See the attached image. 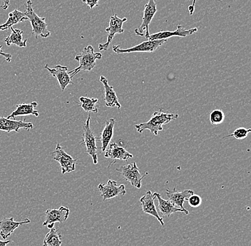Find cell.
<instances>
[{
  "label": "cell",
  "instance_id": "cell-7",
  "mask_svg": "<svg viewBox=\"0 0 251 246\" xmlns=\"http://www.w3.org/2000/svg\"><path fill=\"white\" fill-rule=\"evenodd\" d=\"M117 172H119L125 179L129 181L131 186L137 189H140L143 179L148 175L147 172L145 175H141L136 162H133L132 164H128L127 166H122L117 169Z\"/></svg>",
  "mask_w": 251,
  "mask_h": 246
},
{
  "label": "cell",
  "instance_id": "cell-37",
  "mask_svg": "<svg viewBox=\"0 0 251 246\" xmlns=\"http://www.w3.org/2000/svg\"><path fill=\"white\" fill-rule=\"evenodd\" d=\"M219 1H223V0H219Z\"/></svg>",
  "mask_w": 251,
  "mask_h": 246
},
{
  "label": "cell",
  "instance_id": "cell-20",
  "mask_svg": "<svg viewBox=\"0 0 251 246\" xmlns=\"http://www.w3.org/2000/svg\"><path fill=\"white\" fill-rule=\"evenodd\" d=\"M104 157L112 159L114 160L112 164H114L117 159L127 161L133 157V155L127 152L123 147L119 146L117 144L112 143L110 145L109 149L105 152Z\"/></svg>",
  "mask_w": 251,
  "mask_h": 246
},
{
  "label": "cell",
  "instance_id": "cell-23",
  "mask_svg": "<svg viewBox=\"0 0 251 246\" xmlns=\"http://www.w3.org/2000/svg\"><path fill=\"white\" fill-rule=\"evenodd\" d=\"M9 29L12 30V34L8 36L4 39V42L8 46L15 45V46L20 47V48H25L26 46L27 39H24V32L20 29H15L13 27H10Z\"/></svg>",
  "mask_w": 251,
  "mask_h": 246
},
{
  "label": "cell",
  "instance_id": "cell-14",
  "mask_svg": "<svg viewBox=\"0 0 251 246\" xmlns=\"http://www.w3.org/2000/svg\"><path fill=\"white\" fill-rule=\"evenodd\" d=\"M156 200V197L154 194H152L151 191H148L140 200L141 207H142L143 212L149 214L156 218L160 224L162 226L164 225V222L163 221V218H161L157 211L156 206H155L154 201Z\"/></svg>",
  "mask_w": 251,
  "mask_h": 246
},
{
  "label": "cell",
  "instance_id": "cell-2",
  "mask_svg": "<svg viewBox=\"0 0 251 246\" xmlns=\"http://www.w3.org/2000/svg\"><path fill=\"white\" fill-rule=\"evenodd\" d=\"M101 53L94 52V47L89 45L84 48L80 54L75 56V60L77 61L79 65L77 68L69 72L71 78L76 76L81 70L91 71L96 67V62L98 59H101Z\"/></svg>",
  "mask_w": 251,
  "mask_h": 246
},
{
  "label": "cell",
  "instance_id": "cell-10",
  "mask_svg": "<svg viewBox=\"0 0 251 246\" xmlns=\"http://www.w3.org/2000/svg\"><path fill=\"white\" fill-rule=\"evenodd\" d=\"M98 189L101 192L102 200L106 201L115 198V197L124 196L126 194L125 185L118 186L117 182L112 179H109L106 184H100Z\"/></svg>",
  "mask_w": 251,
  "mask_h": 246
},
{
  "label": "cell",
  "instance_id": "cell-25",
  "mask_svg": "<svg viewBox=\"0 0 251 246\" xmlns=\"http://www.w3.org/2000/svg\"><path fill=\"white\" fill-rule=\"evenodd\" d=\"M62 235L56 228L50 229V231L45 236L43 241V246H62Z\"/></svg>",
  "mask_w": 251,
  "mask_h": 246
},
{
  "label": "cell",
  "instance_id": "cell-8",
  "mask_svg": "<svg viewBox=\"0 0 251 246\" xmlns=\"http://www.w3.org/2000/svg\"><path fill=\"white\" fill-rule=\"evenodd\" d=\"M126 21L127 18L121 19L117 15L111 16L109 26L106 29V31L107 32V41L106 43L99 45L100 51L107 50L110 44L114 38V36L117 34H122L125 31V29L122 26H123L124 23Z\"/></svg>",
  "mask_w": 251,
  "mask_h": 246
},
{
  "label": "cell",
  "instance_id": "cell-32",
  "mask_svg": "<svg viewBox=\"0 0 251 246\" xmlns=\"http://www.w3.org/2000/svg\"><path fill=\"white\" fill-rule=\"evenodd\" d=\"M196 0H193V4L188 7V11H189L190 15H192L195 10V4Z\"/></svg>",
  "mask_w": 251,
  "mask_h": 246
},
{
  "label": "cell",
  "instance_id": "cell-4",
  "mask_svg": "<svg viewBox=\"0 0 251 246\" xmlns=\"http://www.w3.org/2000/svg\"><path fill=\"white\" fill-rule=\"evenodd\" d=\"M91 115H89L87 120H86L84 126H83L82 137H81V145H85L86 152L88 155L92 157V160L94 164L98 163V159H97V141L98 140L99 137H95L94 132L90 128Z\"/></svg>",
  "mask_w": 251,
  "mask_h": 246
},
{
  "label": "cell",
  "instance_id": "cell-27",
  "mask_svg": "<svg viewBox=\"0 0 251 246\" xmlns=\"http://www.w3.org/2000/svg\"><path fill=\"white\" fill-rule=\"evenodd\" d=\"M250 133H251V128H238L232 134H228L224 138L233 137L238 140H243V139H246Z\"/></svg>",
  "mask_w": 251,
  "mask_h": 246
},
{
  "label": "cell",
  "instance_id": "cell-15",
  "mask_svg": "<svg viewBox=\"0 0 251 246\" xmlns=\"http://www.w3.org/2000/svg\"><path fill=\"white\" fill-rule=\"evenodd\" d=\"M29 219H25L20 222H15L14 218H3L0 221V236L3 239L6 240L11 236L14 231L21 225L30 223Z\"/></svg>",
  "mask_w": 251,
  "mask_h": 246
},
{
  "label": "cell",
  "instance_id": "cell-33",
  "mask_svg": "<svg viewBox=\"0 0 251 246\" xmlns=\"http://www.w3.org/2000/svg\"><path fill=\"white\" fill-rule=\"evenodd\" d=\"M9 4H10V0H4V3H3V5L1 6V8L4 10H6L9 7Z\"/></svg>",
  "mask_w": 251,
  "mask_h": 246
},
{
  "label": "cell",
  "instance_id": "cell-12",
  "mask_svg": "<svg viewBox=\"0 0 251 246\" xmlns=\"http://www.w3.org/2000/svg\"><path fill=\"white\" fill-rule=\"evenodd\" d=\"M45 68H46L50 74L56 78L59 82L61 90L64 91L66 88L70 84H73L71 78L70 73L68 72V68L67 67H63V66L57 65L54 68H50L48 64L45 65Z\"/></svg>",
  "mask_w": 251,
  "mask_h": 246
},
{
  "label": "cell",
  "instance_id": "cell-35",
  "mask_svg": "<svg viewBox=\"0 0 251 246\" xmlns=\"http://www.w3.org/2000/svg\"><path fill=\"white\" fill-rule=\"evenodd\" d=\"M47 227L49 229H51V228H54V224H49L47 225Z\"/></svg>",
  "mask_w": 251,
  "mask_h": 246
},
{
  "label": "cell",
  "instance_id": "cell-6",
  "mask_svg": "<svg viewBox=\"0 0 251 246\" xmlns=\"http://www.w3.org/2000/svg\"><path fill=\"white\" fill-rule=\"evenodd\" d=\"M166 39H161V40L147 41V42H142L139 45L131 47L128 48H121L120 46H112L113 51L117 54H126V53L133 52H153L156 51L157 48L162 46L166 42Z\"/></svg>",
  "mask_w": 251,
  "mask_h": 246
},
{
  "label": "cell",
  "instance_id": "cell-21",
  "mask_svg": "<svg viewBox=\"0 0 251 246\" xmlns=\"http://www.w3.org/2000/svg\"><path fill=\"white\" fill-rule=\"evenodd\" d=\"M37 102H32L29 104L23 103L16 106V110L8 116L7 118L13 119L15 117H20V116L34 115L35 117H39V111L35 110L37 106Z\"/></svg>",
  "mask_w": 251,
  "mask_h": 246
},
{
  "label": "cell",
  "instance_id": "cell-31",
  "mask_svg": "<svg viewBox=\"0 0 251 246\" xmlns=\"http://www.w3.org/2000/svg\"><path fill=\"white\" fill-rule=\"evenodd\" d=\"M1 48H2V46H0V56H3V57L5 59V60L7 61V62L9 63L12 62V54H7V53L4 52V51L1 50Z\"/></svg>",
  "mask_w": 251,
  "mask_h": 246
},
{
  "label": "cell",
  "instance_id": "cell-36",
  "mask_svg": "<svg viewBox=\"0 0 251 246\" xmlns=\"http://www.w3.org/2000/svg\"><path fill=\"white\" fill-rule=\"evenodd\" d=\"M0 31H1V25H0Z\"/></svg>",
  "mask_w": 251,
  "mask_h": 246
},
{
  "label": "cell",
  "instance_id": "cell-3",
  "mask_svg": "<svg viewBox=\"0 0 251 246\" xmlns=\"http://www.w3.org/2000/svg\"><path fill=\"white\" fill-rule=\"evenodd\" d=\"M32 4L31 0H27L26 2V11L25 12V15L30 21L31 28H32L31 34L34 35L36 39L38 38L39 37L42 38H47L50 37L51 32L47 29V23L45 22L46 20L36 14Z\"/></svg>",
  "mask_w": 251,
  "mask_h": 246
},
{
  "label": "cell",
  "instance_id": "cell-34",
  "mask_svg": "<svg viewBox=\"0 0 251 246\" xmlns=\"http://www.w3.org/2000/svg\"><path fill=\"white\" fill-rule=\"evenodd\" d=\"M9 243H12V241H0V246H7Z\"/></svg>",
  "mask_w": 251,
  "mask_h": 246
},
{
  "label": "cell",
  "instance_id": "cell-28",
  "mask_svg": "<svg viewBox=\"0 0 251 246\" xmlns=\"http://www.w3.org/2000/svg\"><path fill=\"white\" fill-rule=\"evenodd\" d=\"M225 114L221 110H214L209 115L210 121L212 125H220L225 120Z\"/></svg>",
  "mask_w": 251,
  "mask_h": 246
},
{
  "label": "cell",
  "instance_id": "cell-18",
  "mask_svg": "<svg viewBox=\"0 0 251 246\" xmlns=\"http://www.w3.org/2000/svg\"><path fill=\"white\" fill-rule=\"evenodd\" d=\"M194 194V192L191 189H186L183 192H178L176 190V188H174L173 190L167 189L166 190V195L170 201H172L177 207L185 209L183 207V203L185 201H187L191 196Z\"/></svg>",
  "mask_w": 251,
  "mask_h": 246
},
{
  "label": "cell",
  "instance_id": "cell-29",
  "mask_svg": "<svg viewBox=\"0 0 251 246\" xmlns=\"http://www.w3.org/2000/svg\"><path fill=\"white\" fill-rule=\"evenodd\" d=\"M187 201L190 206L193 208H197L200 206L202 203V199L200 196L197 194H193L188 199Z\"/></svg>",
  "mask_w": 251,
  "mask_h": 246
},
{
  "label": "cell",
  "instance_id": "cell-30",
  "mask_svg": "<svg viewBox=\"0 0 251 246\" xmlns=\"http://www.w3.org/2000/svg\"><path fill=\"white\" fill-rule=\"evenodd\" d=\"M83 2L85 3L90 9H93V8L97 7L100 2V0H82Z\"/></svg>",
  "mask_w": 251,
  "mask_h": 246
},
{
  "label": "cell",
  "instance_id": "cell-16",
  "mask_svg": "<svg viewBox=\"0 0 251 246\" xmlns=\"http://www.w3.org/2000/svg\"><path fill=\"white\" fill-rule=\"evenodd\" d=\"M197 31V28L186 29L181 25H178L176 31H163L161 32L156 33V34L149 36L148 39L149 41L161 40V39H166L167 40V39L171 38L172 37H186L188 36L192 35Z\"/></svg>",
  "mask_w": 251,
  "mask_h": 246
},
{
  "label": "cell",
  "instance_id": "cell-24",
  "mask_svg": "<svg viewBox=\"0 0 251 246\" xmlns=\"http://www.w3.org/2000/svg\"><path fill=\"white\" fill-rule=\"evenodd\" d=\"M28 18L25 15V12H20L18 9H15L9 14V18L4 24H1V31L7 30L12 27L13 25L26 21Z\"/></svg>",
  "mask_w": 251,
  "mask_h": 246
},
{
  "label": "cell",
  "instance_id": "cell-9",
  "mask_svg": "<svg viewBox=\"0 0 251 246\" xmlns=\"http://www.w3.org/2000/svg\"><path fill=\"white\" fill-rule=\"evenodd\" d=\"M52 155L53 159L60 164L62 175L73 172V171L75 170L76 159H73L72 156L67 154L63 150L60 144L58 143L56 145V149L53 152Z\"/></svg>",
  "mask_w": 251,
  "mask_h": 246
},
{
  "label": "cell",
  "instance_id": "cell-22",
  "mask_svg": "<svg viewBox=\"0 0 251 246\" xmlns=\"http://www.w3.org/2000/svg\"><path fill=\"white\" fill-rule=\"evenodd\" d=\"M116 121L114 118L106 120L105 127L101 134V137H99V140L101 142V152L105 153L109 146L110 141L114 135V125Z\"/></svg>",
  "mask_w": 251,
  "mask_h": 246
},
{
  "label": "cell",
  "instance_id": "cell-17",
  "mask_svg": "<svg viewBox=\"0 0 251 246\" xmlns=\"http://www.w3.org/2000/svg\"><path fill=\"white\" fill-rule=\"evenodd\" d=\"M156 199L158 200V210L159 212L161 213V215L164 217H169L173 214H175L176 212H181L183 214L188 215L189 212L186 209H182L176 206L172 201L169 200H165L161 197V194L158 193H153Z\"/></svg>",
  "mask_w": 251,
  "mask_h": 246
},
{
  "label": "cell",
  "instance_id": "cell-5",
  "mask_svg": "<svg viewBox=\"0 0 251 246\" xmlns=\"http://www.w3.org/2000/svg\"><path fill=\"white\" fill-rule=\"evenodd\" d=\"M157 12L156 4L154 0H149L148 3L144 6V16H143L142 23L137 29H135L136 35L144 37L149 39L150 36L149 33V25L151 22L155 14Z\"/></svg>",
  "mask_w": 251,
  "mask_h": 246
},
{
  "label": "cell",
  "instance_id": "cell-13",
  "mask_svg": "<svg viewBox=\"0 0 251 246\" xmlns=\"http://www.w3.org/2000/svg\"><path fill=\"white\" fill-rule=\"evenodd\" d=\"M34 128L31 123H26L25 119L21 120H15L13 119H9L7 117H0V131L7 132V133L12 131L19 133L20 129H25L29 131Z\"/></svg>",
  "mask_w": 251,
  "mask_h": 246
},
{
  "label": "cell",
  "instance_id": "cell-1",
  "mask_svg": "<svg viewBox=\"0 0 251 246\" xmlns=\"http://www.w3.org/2000/svg\"><path fill=\"white\" fill-rule=\"evenodd\" d=\"M163 108L153 112L150 120L147 123L138 124L135 125V128L138 133H141L144 131H150L154 135H158V132L163 131V125L170 123L172 120H176L178 114L164 113Z\"/></svg>",
  "mask_w": 251,
  "mask_h": 246
},
{
  "label": "cell",
  "instance_id": "cell-19",
  "mask_svg": "<svg viewBox=\"0 0 251 246\" xmlns=\"http://www.w3.org/2000/svg\"><path fill=\"white\" fill-rule=\"evenodd\" d=\"M100 81L103 84V87H104V100L106 106L110 108L117 107L118 109H120L122 106L119 103L117 93L114 91V88L109 84L107 78L105 76H101L100 77Z\"/></svg>",
  "mask_w": 251,
  "mask_h": 246
},
{
  "label": "cell",
  "instance_id": "cell-11",
  "mask_svg": "<svg viewBox=\"0 0 251 246\" xmlns=\"http://www.w3.org/2000/svg\"><path fill=\"white\" fill-rule=\"evenodd\" d=\"M70 208L67 206H61L60 208H50L45 212V220L42 224L43 226H47L49 224L63 223L65 222L70 215Z\"/></svg>",
  "mask_w": 251,
  "mask_h": 246
},
{
  "label": "cell",
  "instance_id": "cell-26",
  "mask_svg": "<svg viewBox=\"0 0 251 246\" xmlns=\"http://www.w3.org/2000/svg\"><path fill=\"white\" fill-rule=\"evenodd\" d=\"M79 101L81 104L79 105L86 112H94L97 113L99 111V108L96 106V104L98 103V99L97 98H89L87 97H81L79 98Z\"/></svg>",
  "mask_w": 251,
  "mask_h": 246
}]
</instances>
